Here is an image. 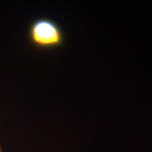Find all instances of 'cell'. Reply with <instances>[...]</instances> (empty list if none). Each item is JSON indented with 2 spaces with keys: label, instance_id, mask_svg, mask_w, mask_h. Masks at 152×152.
<instances>
[{
  "label": "cell",
  "instance_id": "obj_2",
  "mask_svg": "<svg viewBox=\"0 0 152 152\" xmlns=\"http://www.w3.org/2000/svg\"><path fill=\"white\" fill-rule=\"evenodd\" d=\"M3 151V150H2V146H1V145H0V152Z\"/></svg>",
  "mask_w": 152,
  "mask_h": 152
},
{
  "label": "cell",
  "instance_id": "obj_1",
  "mask_svg": "<svg viewBox=\"0 0 152 152\" xmlns=\"http://www.w3.org/2000/svg\"><path fill=\"white\" fill-rule=\"evenodd\" d=\"M28 41L38 49L58 48L65 42V36L59 25L49 18H38L28 27Z\"/></svg>",
  "mask_w": 152,
  "mask_h": 152
}]
</instances>
